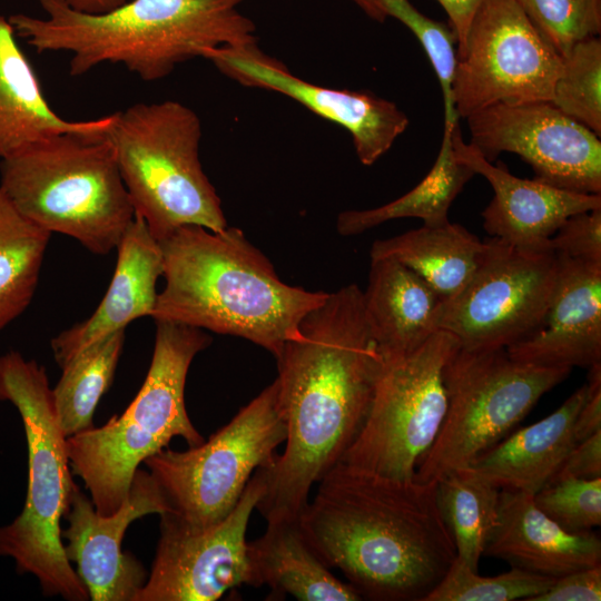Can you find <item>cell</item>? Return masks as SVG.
Instances as JSON below:
<instances>
[{"mask_svg": "<svg viewBox=\"0 0 601 601\" xmlns=\"http://www.w3.org/2000/svg\"><path fill=\"white\" fill-rule=\"evenodd\" d=\"M263 492L259 469L234 510L210 528L190 530L160 518L151 569L135 601H215L243 585L260 588L246 531Z\"/></svg>", "mask_w": 601, "mask_h": 601, "instance_id": "5bb4252c", "label": "cell"}, {"mask_svg": "<svg viewBox=\"0 0 601 601\" xmlns=\"http://www.w3.org/2000/svg\"><path fill=\"white\" fill-rule=\"evenodd\" d=\"M0 401L20 414L28 449L26 501L14 520L0 526V556L12 559L18 573L36 577L45 595L87 601L61 536L77 484L45 367L17 351L0 355Z\"/></svg>", "mask_w": 601, "mask_h": 601, "instance_id": "5b68a950", "label": "cell"}, {"mask_svg": "<svg viewBox=\"0 0 601 601\" xmlns=\"http://www.w3.org/2000/svg\"><path fill=\"white\" fill-rule=\"evenodd\" d=\"M124 342L125 329L112 333L78 352L61 367L52 396L66 439L93 426L97 404L112 383Z\"/></svg>", "mask_w": 601, "mask_h": 601, "instance_id": "f546056e", "label": "cell"}, {"mask_svg": "<svg viewBox=\"0 0 601 601\" xmlns=\"http://www.w3.org/2000/svg\"><path fill=\"white\" fill-rule=\"evenodd\" d=\"M159 244L165 287L154 321L242 337L275 358L298 334L304 316L328 295L280 280L239 228L186 225Z\"/></svg>", "mask_w": 601, "mask_h": 601, "instance_id": "3957f363", "label": "cell"}, {"mask_svg": "<svg viewBox=\"0 0 601 601\" xmlns=\"http://www.w3.org/2000/svg\"><path fill=\"white\" fill-rule=\"evenodd\" d=\"M247 552L259 585L270 590V600L286 595L299 601L362 600L333 574L307 539L299 518L267 521L265 533L247 542Z\"/></svg>", "mask_w": 601, "mask_h": 601, "instance_id": "d4e9b609", "label": "cell"}, {"mask_svg": "<svg viewBox=\"0 0 601 601\" xmlns=\"http://www.w3.org/2000/svg\"><path fill=\"white\" fill-rule=\"evenodd\" d=\"M50 237L0 190V331L30 305Z\"/></svg>", "mask_w": 601, "mask_h": 601, "instance_id": "f1b7e54d", "label": "cell"}, {"mask_svg": "<svg viewBox=\"0 0 601 601\" xmlns=\"http://www.w3.org/2000/svg\"><path fill=\"white\" fill-rule=\"evenodd\" d=\"M484 554L556 579L599 565L601 541L591 531L563 530L535 505L532 494L501 490L497 520Z\"/></svg>", "mask_w": 601, "mask_h": 601, "instance_id": "44dd1931", "label": "cell"}, {"mask_svg": "<svg viewBox=\"0 0 601 601\" xmlns=\"http://www.w3.org/2000/svg\"><path fill=\"white\" fill-rule=\"evenodd\" d=\"M0 190L37 226L101 256L135 218L107 134H56L2 158Z\"/></svg>", "mask_w": 601, "mask_h": 601, "instance_id": "52a82bcc", "label": "cell"}, {"mask_svg": "<svg viewBox=\"0 0 601 601\" xmlns=\"http://www.w3.org/2000/svg\"><path fill=\"white\" fill-rule=\"evenodd\" d=\"M560 69L561 56L513 0H483L456 51L455 111L550 101Z\"/></svg>", "mask_w": 601, "mask_h": 601, "instance_id": "7c38bea8", "label": "cell"}, {"mask_svg": "<svg viewBox=\"0 0 601 601\" xmlns=\"http://www.w3.org/2000/svg\"><path fill=\"white\" fill-rule=\"evenodd\" d=\"M152 357L139 392L119 416L66 439L72 474L79 476L100 515L125 502L138 466L174 437L188 446L205 439L191 423L185 385L194 357L211 338L200 328L155 321Z\"/></svg>", "mask_w": 601, "mask_h": 601, "instance_id": "8992f818", "label": "cell"}, {"mask_svg": "<svg viewBox=\"0 0 601 601\" xmlns=\"http://www.w3.org/2000/svg\"><path fill=\"white\" fill-rule=\"evenodd\" d=\"M533 501L568 532H588L601 524V477L553 476Z\"/></svg>", "mask_w": 601, "mask_h": 601, "instance_id": "e575fe53", "label": "cell"}, {"mask_svg": "<svg viewBox=\"0 0 601 601\" xmlns=\"http://www.w3.org/2000/svg\"><path fill=\"white\" fill-rule=\"evenodd\" d=\"M219 71L244 86L283 93L349 131L365 166L376 162L407 128V116L392 101L366 92L324 88L292 75L258 47H219L205 52Z\"/></svg>", "mask_w": 601, "mask_h": 601, "instance_id": "e0dca14e", "label": "cell"}, {"mask_svg": "<svg viewBox=\"0 0 601 601\" xmlns=\"http://www.w3.org/2000/svg\"><path fill=\"white\" fill-rule=\"evenodd\" d=\"M17 37L9 17L0 14V158L56 134L106 135L115 114L72 121L50 107Z\"/></svg>", "mask_w": 601, "mask_h": 601, "instance_id": "7402d4cb", "label": "cell"}, {"mask_svg": "<svg viewBox=\"0 0 601 601\" xmlns=\"http://www.w3.org/2000/svg\"><path fill=\"white\" fill-rule=\"evenodd\" d=\"M550 248L555 255L601 266V208L568 217L551 237Z\"/></svg>", "mask_w": 601, "mask_h": 601, "instance_id": "d590c367", "label": "cell"}, {"mask_svg": "<svg viewBox=\"0 0 601 601\" xmlns=\"http://www.w3.org/2000/svg\"><path fill=\"white\" fill-rule=\"evenodd\" d=\"M587 394L585 383L552 414L505 436L469 466L501 490L534 495L578 443L574 422Z\"/></svg>", "mask_w": 601, "mask_h": 601, "instance_id": "603a6c76", "label": "cell"}, {"mask_svg": "<svg viewBox=\"0 0 601 601\" xmlns=\"http://www.w3.org/2000/svg\"><path fill=\"white\" fill-rule=\"evenodd\" d=\"M601 600V566L578 570L560 578L531 601H599Z\"/></svg>", "mask_w": 601, "mask_h": 601, "instance_id": "8d00e7d4", "label": "cell"}, {"mask_svg": "<svg viewBox=\"0 0 601 601\" xmlns=\"http://www.w3.org/2000/svg\"><path fill=\"white\" fill-rule=\"evenodd\" d=\"M244 1L128 0L92 14L39 0L43 17L16 13L9 20L37 52H69L73 77L110 62L155 81L210 49L257 47L254 22L238 10Z\"/></svg>", "mask_w": 601, "mask_h": 601, "instance_id": "277c9868", "label": "cell"}, {"mask_svg": "<svg viewBox=\"0 0 601 601\" xmlns=\"http://www.w3.org/2000/svg\"><path fill=\"white\" fill-rule=\"evenodd\" d=\"M551 104L601 137V39L575 42L561 56Z\"/></svg>", "mask_w": 601, "mask_h": 601, "instance_id": "4dcf8cb0", "label": "cell"}, {"mask_svg": "<svg viewBox=\"0 0 601 601\" xmlns=\"http://www.w3.org/2000/svg\"><path fill=\"white\" fill-rule=\"evenodd\" d=\"M357 4L368 17L377 22H384L387 14L378 0H352Z\"/></svg>", "mask_w": 601, "mask_h": 601, "instance_id": "b9f144b4", "label": "cell"}, {"mask_svg": "<svg viewBox=\"0 0 601 601\" xmlns=\"http://www.w3.org/2000/svg\"><path fill=\"white\" fill-rule=\"evenodd\" d=\"M363 304L383 358L410 353L439 331L441 298L422 277L395 259H371Z\"/></svg>", "mask_w": 601, "mask_h": 601, "instance_id": "cb8c5ba5", "label": "cell"}, {"mask_svg": "<svg viewBox=\"0 0 601 601\" xmlns=\"http://www.w3.org/2000/svg\"><path fill=\"white\" fill-rule=\"evenodd\" d=\"M556 258L555 285L540 326L506 351L522 363L589 368L601 363V266Z\"/></svg>", "mask_w": 601, "mask_h": 601, "instance_id": "d6986e66", "label": "cell"}, {"mask_svg": "<svg viewBox=\"0 0 601 601\" xmlns=\"http://www.w3.org/2000/svg\"><path fill=\"white\" fill-rule=\"evenodd\" d=\"M513 1L560 56L601 32V0Z\"/></svg>", "mask_w": 601, "mask_h": 601, "instance_id": "836d02e7", "label": "cell"}, {"mask_svg": "<svg viewBox=\"0 0 601 601\" xmlns=\"http://www.w3.org/2000/svg\"><path fill=\"white\" fill-rule=\"evenodd\" d=\"M554 580L515 566L497 575L483 577L455 558L424 601H531L545 592Z\"/></svg>", "mask_w": 601, "mask_h": 601, "instance_id": "1f68e13d", "label": "cell"}, {"mask_svg": "<svg viewBox=\"0 0 601 601\" xmlns=\"http://www.w3.org/2000/svg\"><path fill=\"white\" fill-rule=\"evenodd\" d=\"M449 17L450 27L457 39V49L465 42L471 21L483 0H436Z\"/></svg>", "mask_w": 601, "mask_h": 601, "instance_id": "ab89813d", "label": "cell"}, {"mask_svg": "<svg viewBox=\"0 0 601 601\" xmlns=\"http://www.w3.org/2000/svg\"><path fill=\"white\" fill-rule=\"evenodd\" d=\"M459 347L439 329L414 351L383 358L366 420L341 462L413 480L446 414L444 370Z\"/></svg>", "mask_w": 601, "mask_h": 601, "instance_id": "8fae6325", "label": "cell"}, {"mask_svg": "<svg viewBox=\"0 0 601 601\" xmlns=\"http://www.w3.org/2000/svg\"><path fill=\"white\" fill-rule=\"evenodd\" d=\"M286 432L275 380L208 441L149 456L144 464L169 509L159 516L190 530L217 524L234 510L254 473L273 464Z\"/></svg>", "mask_w": 601, "mask_h": 601, "instance_id": "9c48e42d", "label": "cell"}, {"mask_svg": "<svg viewBox=\"0 0 601 601\" xmlns=\"http://www.w3.org/2000/svg\"><path fill=\"white\" fill-rule=\"evenodd\" d=\"M285 450L262 467L256 509L267 521L298 519L309 492L358 435L383 357L366 321L363 290L349 284L308 312L276 357Z\"/></svg>", "mask_w": 601, "mask_h": 601, "instance_id": "6da1fadb", "label": "cell"}, {"mask_svg": "<svg viewBox=\"0 0 601 601\" xmlns=\"http://www.w3.org/2000/svg\"><path fill=\"white\" fill-rule=\"evenodd\" d=\"M116 268L100 304L92 315L51 339L53 357L61 368L78 352L132 321L154 312L162 274L159 242L145 221L135 216L117 246Z\"/></svg>", "mask_w": 601, "mask_h": 601, "instance_id": "ffe728a7", "label": "cell"}, {"mask_svg": "<svg viewBox=\"0 0 601 601\" xmlns=\"http://www.w3.org/2000/svg\"><path fill=\"white\" fill-rule=\"evenodd\" d=\"M200 138V119L178 101L138 102L115 112L107 139L135 216L157 242L186 225L227 227L199 160Z\"/></svg>", "mask_w": 601, "mask_h": 601, "instance_id": "ba28073f", "label": "cell"}, {"mask_svg": "<svg viewBox=\"0 0 601 601\" xmlns=\"http://www.w3.org/2000/svg\"><path fill=\"white\" fill-rule=\"evenodd\" d=\"M473 145L489 161L513 152L538 181L581 193L601 194V140L551 101L497 104L465 118Z\"/></svg>", "mask_w": 601, "mask_h": 601, "instance_id": "9a60e30c", "label": "cell"}, {"mask_svg": "<svg viewBox=\"0 0 601 601\" xmlns=\"http://www.w3.org/2000/svg\"><path fill=\"white\" fill-rule=\"evenodd\" d=\"M436 482L439 508L456 558L477 571L497 520L501 489L471 466L453 470Z\"/></svg>", "mask_w": 601, "mask_h": 601, "instance_id": "83f0119b", "label": "cell"}, {"mask_svg": "<svg viewBox=\"0 0 601 601\" xmlns=\"http://www.w3.org/2000/svg\"><path fill=\"white\" fill-rule=\"evenodd\" d=\"M571 370L522 363L506 348L459 347L444 370L446 414L433 444L418 461L414 479L436 482L469 466L508 436Z\"/></svg>", "mask_w": 601, "mask_h": 601, "instance_id": "30bf717a", "label": "cell"}, {"mask_svg": "<svg viewBox=\"0 0 601 601\" xmlns=\"http://www.w3.org/2000/svg\"><path fill=\"white\" fill-rule=\"evenodd\" d=\"M588 371V394L574 422L578 442L601 431V363Z\"/></svg>", "mask_w": 601, "mask_h": 601, "instance_id": "f35d334b", "label": "cell"}, {"mask_svg": "<svg viewBox=\"0 0 601 601\" xmlns=\"http://www.w3.org/2000/svg\"><path fill=\"white\" fill-rule=\"evenodd\" d=\"M454 126L444 125L436 160L421 183L402 197L383 206L342 211L336 220L337 231L342 236L358 235L388 220L405 217L420 218L423 225L427 226L447 223L452 203L475 175L454 152Z\"/></svg>", "mask_w": 601, "mask_h": 601, "instance_id": "4316f807", "label": "cell"}, {"mask_svg": "<svg viewBox=\"0 0 601 601\" xmlns=\"http://www.w3.org/2000/svg\"><path fill=\"white\" fill-rule=\"evenodd\" d=\"M554 476L601 477V431L578 442Z\"/></svg>", "mask_w": 601, "mask_h": 601, "instance_id": "74e56055", "label": "cell"}, {"mask_svg": "<svg viewBox=\"0 0 601 601\" xmlns=\"http://www.w3.org/2000/svg\"><path fill=\"white\" fill-rule=\"evenodd\" d=\"M452 146L456 157L493 188L494 196L482 211L485 231L520 249L552 252L550 239L568 217L601 208V194H581L519 178L504 164L493 165L463 140L459 122L452 131Z\"/></svg>", "mask_w": 601, "mask_h": 601, "instance_id": "ac0fdd59", "label": "cell"}, {"mask_svg": "<svg viewBox=\"0 0 601 601\" xmlns=\"http://www.w3.org/2000/svg\"><path fill=\"white\" fill-rule=\"evenodd\" d=\"M317 484L299 523L323 561L361 599L424 601L456 558L437 482L339 462Z\"/></svg>", "mask_w": 601, "mask_h": 601, "instance_id": "7a4b0ae2", "label": "cell"}, {"mask_svg": "<svg viewBox=\"0 0 601 601\" xmlns=\"http://www.w3.org/2000/svg\"><path fill=\"white\" fill-rule=\"evenodd\" d=\"M483 240L460 224L423 225L398 236L380 239L371 259L392 258L422 277L442 302L457 295L472 276Z\"/></svg>", "mask_w": 601, "mask_h": 601, "instance_id": "484cf974", "label": "cell"}, {"mask_svg": "<svg viewBox=\"0 0 601 601\" xmlns=\"http://www.w3.org/2000/svg\"><path fill=\"white\" fill-rule=\"evenodd\" d=\"M387 17L405 24L417 38L437 76L444 100V125L459 121L452 83L456 67L457 39L450 24L435 21L420 12L410 0H378Z\"/></svg>", "mask_w": 601, "mask_h": 601, "instance_id": "d6a6232c", "label": "cell"}, {"mask_svg": "<svg viewBox=\"0 0 601 601\" xmlns=\"http://www.w3.org/2000/svg\"><path fill=\"white\" fill-rule=\"evenodd\" d=\"M167 501L151 474L138 469L124 504L100 515L77 485L61 531L66 556L92 601H135L147 580L142 564L121 549L129 524L148 514L168 512Z\"/></svg>", "mask_w": 601, "mask_h": 601, "instance_id": "2e32d148", "label": "cell"}, {"mask_svg": "<svg viewBox=\"0 0 601 601\" xmlns=\"http://www.w3.org/2000/svg\"><path fill=\"white\" fill-rule=\"evenodd\" d=\"M556 273L554 253L523 250L490 236L465 286L442 302L437 329L462 348H506L540 326Z\"/></svg>", "mask_w": 601, "mask_h": 601, "instance_id": "4fadbf2b", "label": "cell"}, {"mask_svg": "<svg viewBox=\"0 0 601 601\" xmlns=\"http://www.w3.org/2000/svg\"><path fill=\"white\" fill-rule=\"evenodd\" d=\"M39 1V0H38ZM68 7L85 13H104L110 11L128 0H59Z\"/></svg>", "mask_w": 601, "mask_h": 601, "instance_id": "60d3db41", "label": "cell"}]
</instances>
